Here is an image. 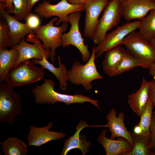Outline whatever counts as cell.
I'll return each mask as SVG.
<instances>
[{
	"label": "cell",
	"mask_w": 155,
	"mask_h": 155,
	"mask_svg": "<svg viewBox=\"0 0 155 155\" xmlns=\"http://www.w3.org/2000/svg\"><path fill=\"white\" fill-rule=\"evenodd\" d=\"M133 132L136 134L142 135L143 131L139 123L133 127Z\"/></svg>",
	"instance_id": "obj_36"
},
{
	"label": "cell",
	"mask_w": 155,
	"mask_h": 155,
	"mask_svg": "<svg viewBox=\"0 0 155 155\" xmlns=\"http://www.w3.org/2000/svg\"><path fill=\"white\" fill-rule=\"evenodd\" d=\"M55 83L51 79H45L43 83L36 86L32 90L35 102L37 104H55L63 102L70 105L72 104H83L89 102L100 110L99 101L92 99L82 94L70 95L60 93L54 90Z\"/></svg>",
	"instance_id": "obj_1"
},
{
	"label": "cell",
	"mask_w": 155,
	"mask_h": 155,
	"mask_svg": "<svg viewBox=\"0 0 155 155\" xmlns=\"http://www.w3.org/2000/svg\"><path fill=\"white\" fill-rule=\"evenodd\" d=\"M150 131V146L152 150H155V115L153 113Z\"/></svg>",
	"instance_id": "obj_31"
},
{
	"label": "cell",
	"mask_w": 155,
	"mask_h": 155,
	"mask_svg": "<svg viewBox=\"0 0 155 155\" xmlns=\"http://www.w3.org/2000/svg\"><path fill=\"white\" fill-rule=\"evenodd\" d=\"M84 10V5H75L69 3L67 0H61L57 4L53 5L49 1H43L35 7L34 11L43 18H48L53 16L59 18L55 23L59 25L70 13Z\"/></svg>",
	"instance_id": "obj_9"
},
{
	"label": "cell",
	"mask_w": 155,
	"mask_h": 155,
	"mask_svg": "<svg viewBox=\"0 0 155 155\" xmlns=\"http://www.w3.org/2000/svg\"><path fill=\"white\" fill-rule=\"evenodd\" d=\"M13 0H6L5 5L6 11L9 13H13L14 9V6L13 5Z\"/></svg>",
	"instance_id": "obj_33"
},
{
	"label": "cell",
	"mask_w": 155,
	"mask_h": 155,
	"mask_svg": "<svg viewBox=\"0 0 155 155\" xmlns=\"http://www.w3.org/2000/svg\"><path fill=\"white\" fill-rule=\"evenodd\" d=\"M152 113L155 115V111L153 112H152Z\"/></svg>",
	"instance_id": "obj_42"
},
{
	"label": "cell",
	"mask_w": 155,
	"mask_h": 155,
	"mask_svg": "<svg viewBox=\"0 0 155 155\" xmlns=\"http://www.w3.org/2000/svg\"><path fill=\"white\" fill-rule=\"evenodd\" d=\"M23 110L21 97L5 82H0V122L13 124Z\"/></svg>",
	"instance_id": "obj_6"
},
{
	"label": "cell",
	"mask_w": 155,
	"mask_h": 155,
	"mask_svg": "<svg viewBox=\"0 0 155 155\" xmlns=\"http://www.w3.org/2000/svg\"><path fill=\"white\" fill-rule=\"evenodd\" d=\"M9 28L6 22H0V48L3 49L11 47V44L9 39L8 33Z\"/></svg>",
	"instance_id": "obj_29"
},
{
	"label": "cell",
	"mask_w": 155,
	"mask_h": 155,
	"mask_svg": "<svg viewBox=\"0 0 155 155\" xmlns=\"http://www.w3.org/2000/svg\"><path fill=\"white\" fill-rule=\"evenodd\" d=\"M57 58L59 65L58 67L49 62L45 56L41 60L32 59V62L34 65H39L43 69H46L52 72L58 80L60 88L65 90L67 87L68 70L65 66L61 63L60 56L58 57Z\"/></svg>",
	"instance_id": "obj_21"
},
{
	"label": "cell",
	"mask_w": 155,
	"mask_h": 155,
	"mask_svg": "<svg viewBox=\"0 0 155 155\" xmlns=\"http://www.w3.org/2000/svg\"><path fill=\"white\" fill-rule=\"evenodd\" d=\"M108 131L103 129L98 138V143L102 145L106 155H127L132 149L133 146L126 139L119 137L112 139L106 137Z\"/></svg>",
	"instance_id": "obj_18"
},
{
	"label": "cell",
	"mask_w": 155,
	"mask_h": 155,
	"mask_svg": "<svg viewBox=\"0 0 155 155\" xmlns=\"http://www.w3.org/2000/svg\"><path fill=\"white\" fill-rule=\"evenodd\" d=\"M26 23L33 30L40 26V21L39 18L36 14L30 13L26 17Z\"/></svg>",
	"instance_id": "obj_30"
},
{
	"label": "cell",
	"mask_w": 155,
	"mask_h": 155,
	"mask_svg": "<svg viewBox=\"0 0 155 155\" xmlns=\"http://www.w3.org/2000/svg\"><path fill=\"white\" fill-rule=\"evenodd\" d=\"M0 144L5 155H26L28 152L27 146L20 138L10 137Z\"/></svg>",
	"instance_id": "obj_23"
},
{
	"label": "cell",
	"mask_w": 155,
	"mask_h": 155,
	"mask_svg": "<svg viewBox=\"0 0 155 155\" xmlns=\"http://www.w3.org/2000/svg\"><path fill=\"white\" fill-rule=\"evenodd\" d=\"M152 155H155V150L152 151Z\"/></svg>",
	"instance_id": "obj_40"
},
{
	"label": "cell",
	"mask_w": 155,
	"mask_h": 155,
	"mask_svg": "<svg viewBox=\"0 0 155 155\" xmlns=\"http://www.w3.org/2000/svg\"><path fill=\"white\" fill-rule=\"evenodd\" d=\"M118 1H120L121 2H122L123 1H124L126 0H118Z\"/></svg>",
	"instance_id": "obj_41"
},
{
	"label": "cell",
	"mask_w": 155,
	"mask_h": 155,
	"mask_svg": "<svg viewBox=\"0 0 155 155\" xmlns=\"http://www.w3.org/2000/svg\"><path fill=\"white\" fill-rule=\"evenodd\" d=\"M58 19V17L53 18L46 24L34 29V34H31L40 40L45 49L50 51L49 57L53 63L55 60L57 49L62 45V34L67 30L69 26L68 22H65L60 26H54L53 23Z\"/></svg>",
	"instance_id": "obj_4"
},
{
	"label": "cell",
	"mask_w": 155,
	"mask_h": 155,
	"mask_svg": "<svg viewBox=\"0 0 155 155\" xmlns=\"http://www.w3.org/2000/svg\"><path fill=\"white\" fill-rule=\"evenodd\" d=\"M26 40L34 44L28 43L24 38L18 44L13 47L18 51L19 53L18 59L15 65L31 59L41 60L44 56L47 59L50 57V51L45 49L38 38L29 34L28 35Z\"/></svg>",
	"instance_id": "obj_11"
},
{
	"label": "cell",
	"mask_w": 155,
	"mask_h": 155,
	"mask_svg": "<svg viewBox=\"0 0 155 155\" xmlns=\"http://www.w3.org/2000/svg\"><path fill=\"white\" fill-rule=\"evenodd\" d=\"M127 51L120 45L106 52L102 65L104 71L107 75L114 76L117 68Z\"/></svg>",
	"instance_id": "obj_20"
},
{
	"label": "cell",
	"mask_w": 155,
	"mask_h": 155,
	"mask_svg": "<svg viewBox=\"0 0 155 155\" xmlns=\"http://www.w3.org/2000/svg\"><path fill=\"white\" fill-rule=\"evenodd\" d=\"M150 81L143 77L140 88L128 96V102L132 111L140 117L143 113L148 99Z\"/></svg>",
	"instance_id": "obj_19"
},
{
	"label": "cell",
	"mask_w": 155,
	"mask_h": 155,
	"mask_svg": "<svg viewBox=\"0 0 155 155\" xmlns=\"http://www.w3.org/2000/svg\"><path fill=\"white\" fill-rule=\"evenodd\" d=\"M53 127V123H49L46 126L41 127L31 125L27 136L28 146H40L48 142L63 138L66 136L63 131L58 132L49 130Z\"/></svg>",
	"instance_id": "obj_15"
},
{
	"label": "cell",
	"mask_w": 155,
	"mask_h": 155,
	"mask_svg": "<svg viewBox=\"0 0 155 155\" xmlns=\"http://www.w3.org/2000/svg\"><path fill=\"white\" fill-rule=\"evenodd\" d=\"M127 51L140 61L143 68L149 69L155 63V48L150 42L144 39L138 32L133 31L121 42Z\"/></svg>",
	"instance_id": "obj_5"
},
{
	"label": "cell",
	"mask_w": 155,
	"mask_h": 155,
	"mask_svg": "<svg viewBox=\"0 0 155 155\" xmlns=\"http://www.w3.org/2000/svg\"><path fill=\"white\" fill-rule=\"evenodd\" d=\"M122 16L127 21L141 20L149 11L155 9L153 0H126L121 2Z\"/></svg>",
	"instance_id": "obj_14"
},
{
	"label": "cell",
	"mask_w": 155,
	"mask_h": 155,
	"mask_svg": "<svg viewBox=\"0 0 155 155\" xmlns=\"http://www.w3.org/2000/svg\"><path fill=\"white\" fill-rule=\"evenodd\" d=\"M133 141L132 149L127 155H152L150 138L129 131Z\"/></svg>",
	"instance_id": "obj_24"
},
{
	"label": "cell",
	"mask_w": 155,
	"mask_h": 155,
	"mask_svg": "<svg viewBox=\"0 0 155 155\" xmlns=\"http://www.w3.org/2000/svg\"><path fill=\"white\" fill-rule=\"evenodd\" d=\"M0 6L1 16L6 20L9 28L8 37L11 48L18 44L27 34H34L33 30L26 23L20 22L5 10L6 7L5 4L1 3Z\"/></svg>",
	"instance_id": "obj_13"
},
{
	"label": "cell",
	"mask_w": 155,
	"mask_h": 155,
	"mask_svg": "<svg viewBox=\"0 0 155 155\" xmlns=\"http://www.w3.org/2000/svg\"><path fill=\"white\" fill-rule=\"evenodd\" d=\"M109 0H88L84 5L85 18L84 35L92 38L98 23L99 17Z\"/></svg>",
	"instance_id": "obj_12"
},
{
	"label": "cell",
	"mask_w": 155,
	"mask_h": 155,
	"mask_svg": "<svg viewBox=\"0 0 155 155\" xmlns=\"http://www.w3.org/2000/svg\"><path fill=\"white\" fill-rule=\"evenodd\" d=\"M19 53L15 48H0V82L5 81L6 77L10 69L14 66L18 59Z\"/></svg>",
	"instance_id": "obj_22"
},
{
	"label": "cell",
	"mask_w": 155,
	"mask_h": 155,
	"mask_svg": "<svg viewBox=\"0 0 155 155\" xmlns=\"http://www.w3.org/2000/svg\"><path fill=\"white\" fill-rule=\"evenodd\" d=\"M28 0H13L14 7L13 17L18 21L25 20L29 15L27 10Z\"/></svg>",
	"instance_id": "obj_28"
},
{
	"label": "cell",
	"mask_w": 155,
	"mask_h": 155,
	"mask_svg": "<svg viewBox=\"0 0 155 155\" xmlns=\"http://www.w3.org/2000/svg\"><path fill=\"white\" fill-rule=\"evenodd\" d=\"M122 16L121 2L118 0H110L103 10L92 38L95 44L101 42L108 31L118 26Z\"/></svg>",
	"instance_id": "obj_7"
},
{
	"label": "cell",
	"mask_w": 155,
	"mask_h": 155,
	"mask_svg": "<svg viewBox=\"0 0 155 155\" xmlns=\"http://www.w3.org/2000/svg\"><path fill=\"white\" fill-rule=\"evenodd\" d=\"M99 125H90L86 121L82 119L76 127L75 134L67 139L65 140L64 146L61 153V155H66L72 150L78 149L80 150L82 155H85L89 151L91 144L86 140V136L80 135V133L83 129L88 127H99Z\"/></svg>",
	"instance_id": "obj_17"
},
{
	"label": "cell",
	"mask_w": 155,
	"mask_h": 155,
	"mask_svg": "<svg viewBox=\"0 0 155 155\" xmlns=\"http://www.w3.org/2000/svg\"><path fill=\"white\" fill-rule=\"evenodd\" d=\"M88 0H67L70 4L75 5H84Z\"/></svg>",
	"instance_id": "obj_35"
},
{
	"label": "cell",
	"mask_w": 155,
	"mask_h": 155,
	"mask_svg": "<svg viewBox=\"0 0 155 155\" xmlns=\"http://www.w3.org/2000/svg\"><path fill=\"white\" fill-rule=\"evenodd\" d=\"M124 116V113L121 112L117 117L116 110L113 108L106 116L108 123L103 125V127L109 128V130L111 133L110 139H115L116 138L122 137L128 140L133 146V139L125 125Z\"/></svg>",
	"instance_id": "obj_16"
},
{
	"label": "cell",
	"mask_w": 155,
	"mask_h": 155,
	"mask_svg": "<svg viewBox=\"0 0 155 155\" xmlns=\"http://www.w3.org/2000/svg\"><path fill=\"white\" fill-rule=\"evenodd\" d=\"M81 16V11L73 12L64 20L63 22H69L71 27L68 32L62 35V46L64 48L70 45L75 46L81 53L83 61L86 62L90 59L91 54L88 50V45L85 44L84 40L79 30V22Z\"/></svg>",
	"instance_id": "obj_8"
},
{
	"label": "cell",
	"mask_w": 155,
	"mask_h": 155,
	"mask_svg": "<svg viewBox=\"0 0 155 155\" xmlns=\"http://www.w3.org/2000/svg\"><path fill=\"white\" fill-rule=\"evenodd\" d=\"M140 22V21L128 22L106 34L104 40L95 46L96 57H100L104 52L120 45L128 34L137 29Z\"/></svg>",
	"instance_id": "obj_10"
},
{
	"label": "cell",
	"mask_w": 155,
	"mask_h": 155,
	"mask_svg": "<svg viewBox=\"0 0 155 155\" xmlns=\"http://www.w3.org/2000/svg\"><path fill=\"white\" fill-rule=\"evenodd\" d=\"M138 66L143 68V65L140 61L127 51L117 68L114 76L120 75Z\"/></svg>",
	"instance_id": "obj_26"
},
{
	"label": "cell",
	"mask_w": 155,
	"mask_h": 155,
	"mask_svg": "<svg viewBox=\"0 0 155 155\" xmlns=\"http://www.w3.org/2000/svg\"><path fill=\"white\" fill-rule=\"evenodd\" d=\"M95 47V46L93 47L91 57L85 64L76 61L68 70L67 81L77 86L82 85L86 91L92 89L93 86L91 83L93 81L104 78L98 71L95 62L96 57Z\"/></svg>",
	"instance_id": "obj_3"
},
{
	"label": "cell",
	"mask_w": 155,
	"mask_h": 155,
	"mask_svg": "<svg viewBox=\"0 0 155 155\" xmlns=\"http://www.w3.org/2000/svg\"><path fill=\"white\" fill-rule=\"evenodd\" d=\"M154 107L149 98L145 110L140 117V121L139 123L143 131L142 135L150 138V127Z\"/></svg>",
	"instance_id": "obj_27"
},
{
	"label": "cell",
	"mask_w": 155,
	"mask_h": 155,
	"mask_svg": "<svg viewBox=\"0 0 155 155\" xmlns=\"http://www.w3.org/2000/svg\"><path fill=\"white\" fill-rule=\"evenodd\" d=\"M0 2L5 3L6 0H0Z\"/></svg>",
	"instance_id": "obj_39"
},
{
	"label": "cell",
	"mask_w": 155,
	"mask_h": 155,
	"mask_svg": "<svg viewBox=\"0 0 155 155\" xmlns=\"http://www.w3.org/2000/svg\"><path fill=\"white\" fill-rule=\"evenodd\" d=\"M153 0V1H154V2H155V0Z\"/></svg>",
	"instance_id": "obj_43"
},
{
	"label": "cell",
	"mask_w": 155,
	"mask_h": 155,
	"mask_svg": "<svg viewBox=\"0 0 155 155\" xmlns=\"http://www.w3.org/2000/svg\"><path fill=\"white\" fill-rule=\"evenodd\" d=\"M149 69L150 75L155 79V63Z\"/></svg>",
	"instance_id": "obj_37"
},
{
	"label": "cell",
	"mask_w": 155,
	"mask_h": 155,
	"mask_svg": "<svg viewBox=\"0 0 155 155\" xmlns=\"http://www.w3.org/2000/svg\"><path fill=\"white\" fill-rule=\"evenodd\" d=\"M29 60L14 66L6 77L5 82L13 88L20 87L40 80L45 75L44 69L34 66Z\"/></svg>",
	"instance_id": "obj_2"
},
{
	"label": "cell",
	"mask_w": 155,
	"mask_h": 155,
	"mask_svg": "<svg viewBox=\"0 0 155 155\" xmlns=\"http://www.w3.org/2000/svg\"><path fill=\"white\" fill-rule=\"evenodd\" d=\"M150 42L152 45L155 48V36L150 40Z\"/></svg>",
	"instance_id": "obj_38"
},
{
	"label": "cell",
	"mask_w": 155,
	"mask_h": 155,
	"mask_svg": "<svg viewBox=\"0 0 155 155\" xmlns=\"http://www.w3.org/2000/svg\"><path fill=\"white\" fill-rule=\"evenodd\" d=\"M39 0H28L27 3V10L29 14L31 13L32 9L34 4Z\"/></svg>",
	"instance_id": "obj_34"
},
{
	"label": "cell",
	"mask_w": 155,
	"mask_h": 155,
	"mask_svg": "<svg viewBox=\"0 0 155 155\" xmlns=\"http://www.w3.org/2000/svg\"><path fill=\"white\" fill-rule=\"evenodd\" d=\"M137 29L141 37L148 42L155 36V9L150 10L149 14L140 21Z\"/></svg>",
	"instance_id": "obj_25"
},
{
	"label": "cell",
	"mask_w": 155,
	"mask_h": 155,
	"mask_svg": "<svg viewBox=\"0 0 155 155\" xmlns=\"http://www.w3.org/2000/svg\"><path fill=\"white\" fill-rule=\"evenodd\" d=\"M150 82L148 93L149 98L155 107V79L151 80Z\"/></svg>",
	"instance_id": "obj_32"
}]
</instances>
